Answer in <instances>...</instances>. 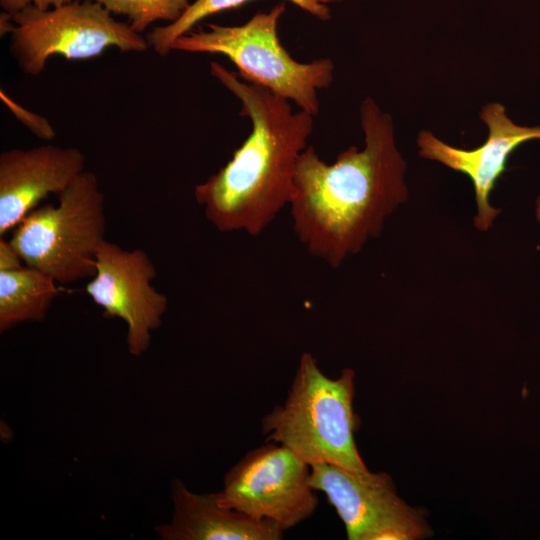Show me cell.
<instances>
[{"instance_id": "20", "label": "cell", "mask_w": 540, "mask_h": 540, "mask_svg": "<svg viewBox=\"0 0 540 540\" xmlns=\"http://www.w3.org/2000/svg\"><path fill=\"white\" fill-rule=\"evenodd\" d=\"M536 217L540 223V198L537 200L536 203Z\"/></svg>"}, {"instance_id": "12", "label": "cell", "mask_w": 540, "mask_h": 540, "mask_svg": "<svg viewBox=\"0 0 540 540\" xmlns=\"http://www.w3.org/2000/svg\"><path fill=\"white\" fill-rule=\"evenodd\" d=\"M173 515L156 527L163 540H280L284 530L275 522L256 519L222 506L217 493L199 494L174 479Z\"/></svg>"}, {"instance_id": "10", "label": "cell", "mask_w": 540, "mask_h": 540, "mask_svg": "<svg viewBox=\"0 0 540 540\" xmlns=\"http://www.w3.org/2000/svg\"><path fill=\"white\" fill-rule=\"evenodd\" d=\"M488 127V137L472 150L448 145L428 131L420 132L417 145L421 157L434 160L467 175L474 186L477 213L474 225L479 231H488L500 209L489 202L490 193L506 168L510 154L522 143L540 139V127L515 124L500 103H489L480 112Z\"/></svg>"}, {"instance_id": "11", "label": "cell", "mask_w": 540, "mask_h": 540, "mask_svg": "<svg viewBox=\"0 0 540 540\" xmlns=\"http://www.w3.org/2000/svg\"><path fill=\"white\" fill-rule=\"evenodd\" d=\"M76 147L45 144L0 154V235L14 229L49 194H60L86 169Z\"/></svg>"}, {"instance_id": "15", "label": "cell", "mask_w": 540, "mask_h": 540, "mask_svg": "<svg viewBox=\"0 0 540 540\" xmlns=\"http://www.w3.org/2000/svg\"><path fill=\"white\" fill-rule=\"evenodd\" d=\"M113 15L128 19L137 33L144 32L157 21L173 23L191 4L190 0H95Z\"/></svg>"}, {"instance_id": "18", "label": "cell", "mask_w": 540, "mask_h": 540, "mask_svg": "<svg viewBox=\"0 0 540 540\" xmlns=\"http://www.w3.org/2000/svg\"><path fill=\"white\" fill-rule=\"evenodd\" d=\"M20 255L11 244L10 240L0 238V271H12L22 268Z\"/></svg>"}, {"instance_id": "19", "label": "cell", "mask_w": 540, "mask_h": 540, "mask_svg": "<svg viewBox=\"0 0 540 540\" xmlns=\"http://www.w3.org/2000/svg\"><path fill=\"white\" fill-rule=\"evenodd\" d=\"M14 22L12 14L6 11H2L0 15V34L1 36L10 34L13 30Z\"/></svg>"}, {"instance_id": "8", "label": "cell", "mask_w": 540, "mask_h": 540, "mask_svg": "<svg viewBox=\"0 0 540 540\" xmlns=\"http://www.w3.org/2000/svg\"><path fill=\"white\" fill-rule=\"evenodd\" d=\"M310 484L325 494L349 540H416L430 536L421 511L396 493L385 472H354L329 463L310 465Z\"/></svg>"}, {"instance_id": "14", "label": "cell", "mask_w": 540, "mask_h": 540, "mask_svg": "<svg viewBox=\"0 0 540 540\" xmlns=\"http://www.w3.org/2000/svg\"><path fill=\"white\" fill-rule=\"evenodd\" d=\"M250 0H195L178 20L152 29L146 36L149 46L159 56L171 52V44L177 38L190 32L203 19L242 6ZM321 21L331 17L329 4L340 0H289Z\"/></svg>"}, {"instance_id": "9", "label": "cell", "mask_w": 540, "mask_h": 540, "mask_svg": "<svg viewBox=\"0 0 540 540\" xmlns=\"http://www.w3.org/2000/svg\"><path fill=\"white\" fill-rule=\"evenodd\" d=\"M156 274L147 252L105 240L96 254V273L85 287L105 317L125 322L126 344L133 356L148 350L152 332L161 326L167 310V296L152 285Z\"/></svg>"}, {"instance_id": "7", "label": "cell", "mask_w": 540, "mask_h": 540, "mask_svg": "<svg viewBox=\"0 0 540 540\" xmlns=\"http://www.w3.org/2000/svg\"><path fill=\"white\" fill-rule=\"evenodd\" d=\"M310 465L289 448L269 443L249 451L226 473L219 503L284 531L312 516L318 506Z\"/></svg>"}, {"instance_id": "4", "label": "cell", "mask_w": 540, "mask_h": 540, "mask_svg": "<svg viewBox=\"0 0 540 540\" xmlns=\"http://www.w3.org/2000/svg\"><path fill=\"white\" fill-rule=\"evenodd\" d=\"M285 9L286 4L279 3L242 25L208 23L206 30L190 31L174 40L171 51L224 55L243 80L295 102L315 117L320 107L317 92L331 85L334 64L329 58L301 63L290 56L278 36Z\"/></svg>"}, {"instance_id": "16", "label": "cell", "mask_w": 540, "mask_h": 540, "mask_svg": "<svg viewBox=\"0 0 540 540\" xmlns=\"http://www.w3.org/2000/svg\"><path fill=\"white\" fill-rule=\"evenodd\" d=\"M1 98L5 100L7 104L16 108L13 109L17 115L16 117L23 121L35 135L43 139H51L55 136L54 129L45 118L35 115L34 113L23 109V107L16 105L5 93H3V91H1Z\"/></svg>"}, {"instance_id": "2", "label": "cell", "mask_w": 540, "mask_h": 540, "mask_svg": "<svg viewBox=\"0 0 540 540\" xmlns=\"http://www.w3.org/2000/svg\"><path fill=\"white\" fill-rule=\"evenodd\" d=\"M210 72L241 103L251 132L231 159L194 189L207 220L220 232L260 235L289 205L297 161L308 146L313 117L289 100L243 80L218 62Z\"/></svg>"}, {"instance_id": "6", "label": "cell", "mask_w": 540, "mask_h": 540, "mask_svg": "<svg viewBox=\"0 0 540 540\" xmlns=\"http://www.w3.org/2000/svg\"><path fill=\"white\" fill-rule=\"evenodd\" d=\"M10 53L26 75L38 76L52 56L67 60H87L108 48L121 52H144L150 48L146 37L128 22L115 19L95 0H72L41 10L28 6L12 14Z\"/></svg>"}, {"instance_id": "5", "label": "cell", "mask_w": 540, "mask_h": 540, "mask_svg": "<svg viewBox=\"0 0 540 540\" xmlns=\"http://www.w3.org/2000/svg\"><path fill=\"white\" fill-rule=\"evenodd\" d=\"M57 205L29 212L10 242L28 267L58 283L92 278L96 254L106 240L104 194L96 175L85 170L57 195Z\"/></svg>"}, {"instance_id": "1", "label": "cell", "mask_w": 540, "mask_h": 540, "mask_svg": "<svg viewBox=\"0 0 540 540\" xmlns=\"http://www.w3.org/2000/svg\"><path fill=\"white\" fill-rule=\"evenodd\" d=\"M365 146H350L328 164L308 145L300 154L289 202L293 230L307 252L339 267L378 237L408 199L406 162L392 118L371 98L360 107Z\"/></svg>"}, {"instance_id": "17", "label": "cell", "mask_w": 540, "mask_h": 540, "mask_svg": "<svg viewBox=\"0 0 540 540\" xmlns=\"http://www.w3.org/2000/svg\"><path fill=\"white\" fill-rule=\"evenodd\" d=\"M71 1L72 0H0V6L3 11L14 14L28 6H34L41 10H47Z\"/></svg>"}, {"instance_id": "3", "label": "cell", "mask_w": 540, "mask_h": 540, "mask_svg": "<svg viewBox=\"0 0 540 540\" xmlns=\"http://www.w3.org/2000/svg\"><path fill=\"white\" fill-rule=\"evenodd\" d=\"M355 372L325 375L317 359L304 352L283 405L261 420L266 442L281 444L309 465L329 463L354 472L368 471L355 444L359 417L353 411Z\"/></svg>"}, {"instance_id": "13", "label": "cell", "mask_w": 540, "mask_h": 540, "mask_svg": "<svg viewBox=\"0 0 540 540\" xmlns=\"http://www.w3.org/2000/svg\"><path fill=\"white\" fill-rule=\"evenodd\" d=\"M56 283L47 274L28 266L0 271V331L45 319L61 292Z\"/></svg>"}]
</instances>
